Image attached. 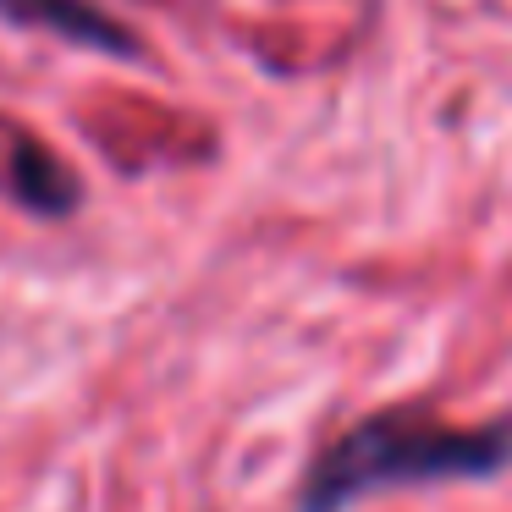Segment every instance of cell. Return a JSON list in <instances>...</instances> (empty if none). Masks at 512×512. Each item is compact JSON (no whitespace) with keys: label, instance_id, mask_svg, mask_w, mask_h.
Masks as SVG:
<instances>
[{"label":"cell","instance_id":"cell-1","mask_svg":"<svg viewBox=\"0 0 512 512\" xmlns=\"http://www.w3.org/2000/svg\"><path fill=\"white\" fill-rule=\"evenodd\" d=\"M512 463V424H446L419 408H380L314 452L298 512H347L375 490L496 479Z\"/></svg>","mask_w":512,"mask_h":512},{"label":"cell","instance_id":"cell-2","mask_svg":"<svg viewBox=\"0 0 512 512\" xmlns=\"http://www.w3.org/2000/svg\"><path fill=\"white\" fill-rule=\"evenodd\" d=\"M0 17L17 28H39V34H56L78 50H94V56H116V61H138L144 45L138 34L111 17L94 0H0Z\"/></svg>","mask_w":512,"mask_h":512},{"label":"cell","instance_id":"cell-3","mask_svg":"<svg viewBox=\"0 0 512 512\" xmlns=\"http://www.w3.org/2000/svg\"><path fill=\"white\" fill-rule=\"evenodd\" d=\"M6 193L23 204L28 215H45V221H67L83 204V182L67 160L50 144L28 133H12V149H6Z\"/></svg>","mask_w":512,"mask_h":512}]
</instances>
